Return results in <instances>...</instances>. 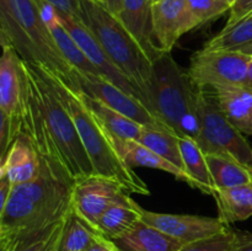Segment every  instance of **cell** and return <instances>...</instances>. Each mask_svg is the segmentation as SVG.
I'll list each match as a JSON object with an SVG mask.
<instances>
[{
	"label": "cell",
	"mask_w": 252,
	"mask_h": 251,
	"mask_svg": "<svg viewBox=\"0 0 252 251\" xmlns=\"http://www.w3.org/2000/svg\"><path fill=\"white\" fill-rule=\"evenodd\" d=\"M105 5L111 12L118 15V12L121 11V7H122V0H105Z\"/></svg>",
	"instance_id": "cell-39"
},
{
	"label": "cell",
	"mask_w": 252,
	"mask_h": 251,
	"mask_svg": "<svg viewBox=\"0 0 252 251\" xmlns=\"http://www.w3.org/2000/svg\"><path fill=\"white\" fill-rule=\"evenodd\" d=\"M41 159L37 179L12 187L0 209V251H12L25 239L57 225L73 208L75 181L51 160Z\"/></svg>",
	"instance_id": "cell-1"
},
{
	"label": "cell",
	"mask_w": 252,
	"mask_h": 251,
	"mask_svg": "<svg viewBox=\"0 0 252 251\" xmlns=\"http://www.w3.org/2000/svg\"><path fill=\"white\" fill-rule=\"evenodd\" d=\"M97 234V229L71 208L64 223L58 251H85Z\"/></svg>",
	"instance_id": "cell-28"
},
{
	"label": "cell",
	"mask_w": 252,
	"mask_h": 251,
	"mask_svg": "<svg viewBox=\"0 0 252 251\" xmlns=\"http://www.w3.org/2000/svg\"><path fill=\"white\" fill-rule=\"evenodd\" d=\"M153 0H122L117 16L148 57L154 61L160 53L153 38Z\"/></svg>",
	"instance_id": "cell-19"
},
{
	"label": "cell",
	"mask_w": 252,
	"mask_h": 251,
	"mask_svg": "<svg viewBox=\"0 0 252 251\" xmlns=\"http://www.w3.org/2000/svg\"><path fill=\"white\" fill-rule=\"evenodd\" d=\"M85 251H121L115 244V241L106 238L102 234H97L91 240Z\"/></svg>",
	"instance_id": "cell-35"
},
{
	"label": "cell",
	"mask_w": 252,
	"mask_h": 251,
	"mask_svg": "<svg viewBox=\"0 0 252 251\" xmlns=\"http://www.w3.org/2000/svg\"><path fill=\"white\" fill-rule=\"evenodd\" d=\"M235 238V230L228 229L212 238L184 245L180 251H233Z\"/></svg>",
	"instance_id": "cell-30"
},
{
	"label": "cell",
	"mask_w": 252,
	"mask_h": 251,
	"mask_svg": "<svg viewBox=\"0 0 252 251\" xmlns=\"http://www.w3.org/2000/svg\"><path fill=\"white\" fill-rule=\"evenodd\" d=\"M22 27L33 47L36 64L58 76L74 90L73 66L62 56L36 0H14Z\"/></svg>",
	"instance_id": "cell-8"
},
{
	"label": "cell",
	"mask_w": 252,
	"mask_h": 251,
	"mask_svg": "<svg viewBox=\"0 0 252 251\" xmlns=\"http://www.w3.org/2000/svg\"><path fill=\"white\" fill-rule=\"evenodd\" d=\"M213 198L218 208L219 220L225 225L252 217V182L229 188H217Z\"/></svg>",
	"instance_id": "cell-22"
},
{
	"label": "cell",
	"mask_w": 252,
	"mask_h": 251,
	"mask_svg": "<svg viewBox=\"0 0 252 251\" xmlns=\"http://www.w3.org/2000/svg\"><path fill=\"white\" fill-rule=\"evenodd\" d=\"M208 90L224 117L243 134L252 135V90L246 86H221Z\"/></svg>",
	"instance_id": "cell-18"
},
{
	"label": "cell",
	"mask_w": 252,
	"mask_h": 251,
	"mask_svg": "<svg viewBox=\"0 0 252 251\" xmlns=\"http://www.w3.org/2000/svg\"><path fill=\"white\" fill-rule=\"evenodd\" d=\"M96 1H100V2H102V4H105V0H96Z\"/></svg>",
	"instance_id": "cell-43"
},
{
	"label": "cell",
	"mask_w": 252,
	"mask_h": 251,
	"mask_svg": "<svg viewBox=\"0 0 252 251\" xmlns=\"http://www.w3.org/2000/svg\"><path fill=\"white\" fill-rule=\"evenodd\" d=\"M214 187L229 188L252 182L250 167L234 157L225 154H206Z\"/></svg>",
	"instance_id": "cell-25"
},
{
	"label": "cell",
	"mask_w": 252,
	"mask_h": 251,
	"mask_svg": "<svg viewBox=\"0 0 252 251\" xmlns=\"http://www.w3.org/2000/svg\"><path fill=\"white\" fill-rule=\"evenodd\" d=\"M252 43V12L231 26H224L219 33L209 39L203 48L240 51Z\"/></svg>",
	"instance_id": "cell-29"
},
{
	"label": "cell",
	"mask_w": 252,
	"mask_h": 251,
	"mask_svg": "<svg viewBox=\"0 0 252 251\" xmlns=\"http://www.w3.org/2000/svg\"><path fill=\"white\" fill-rule=\"evenodd\" d=\"M201 130L196 140L204 154H225L244 165L252 164V147L220 112L208 90H199Z\"/></svg>",
	"instance_id": "cell-6"
},
{
	"label": "cell",
	"mask_w": 252,
	"mask_h": 251,
	"mask_svg": "<svg viewBox=\"0 0 252 251\" xmlns=\"http://www.w3.org/2000/svg\"><path fill=\"white\" fill-rule=\"evenodd\" d=\"M252 56L233 49H201L187 69L197 89L245 86Z\"/></svg>",
	"instance_id": "cell-7"
},
{
	"label": "cell",
	"mask_w": 252,
	"mask_h": 251,
	"mask_svg": "<svg viewBox=\"0 0 252 251\" xmlns=\"http://www.w3.org/2000/svg\"><path fill=\"white\" fill-rule=\"evenodd\" d=\"M0 58V113L9 118L15 134L24 132L27 115V80L24 59L10 46Z\"/></svg>",
	"instance_id": "cell-10"
},
{
	"label": "cell",
	"mask_w": 252,
	"mask_h": 251,
	"mask_svg": "<svg viewBox=\"0 0 252 251\" xmlns=\"http://www.w3.org/2000/svg\"><path fill=\"white\" fill-rule=\"evenodd\" d=\"M142 220L177 239L184 245L212 238L229 229V226L221 223L219 218L192 214L159 213L147 209H143Z\"/></svg>",
	"instance_id": "cell-13"
},
{
	"label": "cell",
	"mask_w": 252,
	"mask_h": 251,
	"mask_svg": "<svg viewBox=\"0 0 252 251\" xmlns=\"http://www.w3.org/2000/svg\"><path fill=\"white\" fill-rule=\"evenodd\" d=\"M148 108L176 135L198 139L199 89L171 53H161L153 61Z\"/></svg>",
	"instance_id": "cell-2"
},
{
	"label": "cell",
	"mask_w": 252,
	"mask_h": 251,
	"mask_svg": "<svg viewBox=\"0 0 252 251\" xmlns=\"http://www.w3.org/2000/svg\"><path fill=\"white\" fill-rule=\"evenodd\" d=\"M153 1H154V2H157V1H160V0H153Z\"/></svg>",
	"instance_id": "cell-44"
},
{
	"label": "cell",
	"mask_w": 252,
	"mask_h": 251,
	"mask_svg": "<svg viewBox=\"0 0 252 251\" xmlns=\"http://www.w3.org/2000/svg\"><path fill=\"white\" fill-rule=\"evenodd\" d=\"M59 223H61V221H59ZM58 224H57V225H58ZM57 225L51 226V228L46 229V230L41 231V233L34 234V235L25 239L21 243L17 244L12 251H43L46 245L48 244L49 239H51L52 234L56 230Z\"/></svg>",
	"instance_id": "cell-32"
},
{
	"label": "cell",
	"mask_w": 252,
	"mask_h": 251,
	"mask_svg": "<svg viewBox=\"0 0 252 251\" xmlns=\"http://www.w3.org/2000/svg\"><path fill=\"white\" fill-rule=\"evenodd\" d=\"M185 170L193 180L196 188L202 193L213 197L216 187L206 160V154L198 143L189 137H179Z\"/></svg>",
	"instance_id": "cell-26"
},
{
	"label": "cell",
	"mask_w": 252,
	"mask_h": 251,
	"mask_svg": "<svg viewBox=\"0 0 252 251\" xmlns=\"http://www.w3.org/2000/svg\"><path fill=\"white\" fill-rule=\"evenodd\" d=\"M42 71L73 118L96 174L117 180L129 193L149 194L150 189L148 188V185L135 174L132 167L123 162L111 142L108 132L89 110L79 94L54 74L49 73L44 68H42Z\"/></svg>",
	"instance_id": "cell-3"
},
{
	"label": "cell",
	"mask_w": 252,
	"mask_h": 251,
	"mask_svg": "<svg viewBox=\"0 0 252 251\" xmlns=\"http://www.w3.org/2000/svg\"><path fill=\"white\" fill-rule=\"evenodd\" d=\"M59 14V12H58ZM62 22H63L64 26L66 27V30L69 31V33L73 36V38L75 39L76 43L79 44L81 49L84 51V53L86 54L89 59L91 61V63L96 66L98 71H100L101 75L103 78H106L107 80H110L111 83L115 84L117 88H120L121 90H123L125 93H127L128 95L133 96V97L138 98L143 102V98L140 96L139 91L137 90L134 85H133L132 81L115 65L112 61L110 59V57L106 54V52L103 51V48L101 47V44L98 43L97 39L95 38L93 33H91L90 30L85 26L81 21L79 20L73 19L71 16L68 15L59 14Z\"/></svg>",
	"instance_id": "cell-14"
},
{
	"label": "cell",
	"mask_w": 252,
	"mask_h": 251,
	"mask_svg": "<svg viewBox=\"0 0 252 251\" xmlns=\"http://www.w3.org/2000/svg\"><path fill=\"white\" fill-rule=\"evenodd\" d=\"M199 26L201 22L187 0H160L153 4V38L160 54L171 53L185 33Z\"/></svg>",
	"instance_id": "cell-12"
},
{
	"label": "cell",
	"mask_w": 252,
	"mask_h": 251,
	"mask_svg": "<svg viewBox=\"0 0 252 251\" xmlns=\"http://www.w3.org/2000/svg\"><path fill=\"white\" fill-rule=\"evenodd\" d=\"M42 159L30 138L21 134L14 140L9 152L0 160V172L9 177L14 186L33 181L41 172Z\"/></svg>",
	"instance_id": "cell-17"
},
{
	"label": "cell",
	"mask_w": 252,
	"mask_h": 251,
	"mask_svg": "<svg viewBox=\"0 0 252 251\" xmlns=\"http://www.w3.org/2000/svg\"><path fill=\"white\" fill-rule=\"evenodd\" d=\"M113 241L121 251H180L184 246L181 241L143 220Z\"/></svg>",
	"instance_id": "cell-21"
},
{
	"label": "cell",
	"mask_w": 252,
	"mask_h": 251,
	"mask_svg": "<svg viewBox=\"0 0 252 251\" xmlns=\"http://www.w3.org/2000/svg\"><path fill=\"white\" fill-rule=\"evenodd\" d=\"M66 219V218H65ZM65 219H63V220L61 221V223L57 225L56 230H54V233L52 234L51 239H49L48 244L46 245V248H44L43 251H58L59 249V243H61V236H62V231H63V228H64V223H65Z\"/></svg>",
	"instance_id": "cell-38"
},
{
	"label": "cell",
	"mask_w": 252,
	"mask_h": 251,
	"mask_svg": "<svg viewBox=\"0 0 252 251\" xmlns=\"http://www.w3.org/2000/svg\"><path fill=\"white\" fill-rule=\"evenodd\" d=\"M235 245L233 251H252V233L245 230H235Z\"/></svg>",
	"instance_id": "cell-36"
},
{
	"label": "cell",
	"mask_w": 252,
	"mask_h": 251,
	"mask_svg": "<svg viewBox=\"0 0 252 251\" xmlns=\"http://www.w3.org/2000/svg\"><path fill=\"white\" fill-rule=\"evenodd\" d=\"M108 135H110L111 142H112L115 149L117 150L118 155L127 166L132 167V169L133 167H148V169L165 171L172 175L179 181L186 182L192 188H196L193 180L189 177L187 172H185L184 170H181L176 165L170 162L169 160L162 157L161 155L153 152L152 149L143 145L138 140L123 139V138L111 134V133H108Z\"/></svg>",
	"instance_id": "cell-15"
},
{
	"label": "cell",
	"mask_w": 252,
	"mask_h": 251,
	"mask_svg": "<svg viewBox=\"0 0 252 251\" xmlns=\"http://www.w3.org/2000/svg\"><path fill=\"white\" fill-rule=\"evenodd\" d=\"M246 88L251 89L252 90V59H251V63L250 66H249V73H248V79H246V83H245Z\"/></svg>",
	"instance_id": "cell-41"
},
{
	"label": "cell",
	"mask_w": 252,
	"mask_h": 251,
	"mask_svg": "<svg viewBox=\"0 0 252 251\" xmlns=\"http://www.w3.org/2000/svg\"><path fill=\"white\" fill-rule=\"evenodd\" d=\"M36 1L44 22L48 26L54 42H56L57 47L61 51L62 56L65 58V61L73 66V69H76L81 73L101 75L100 71L96 69V66L91 63L90 59L86 57V54L79 47V44L76 43L73 36L69 33L66 27L62 22L56 7L49 4V2L44 1V0H36Z\"/></svg>",
	"instance_id": "cell-16"
},
{
	"label": "cell",
	"mask_w": 252,
	"mask_h": 251,
	"mask_svg": "<svg viewBox=\"0 0 252 251\" xmlns=\"http://www.w3.org/2000/svg\"><path fill=\"white\" fill-rule=\"evenodd\" d=\"M250 170H251V172H252V164L250 165Z\"/></svg>",
	"instance_id": "cell-45"
},
{
	"label": "cell",
	"mask_w": 252,
	"mask_h": 251,
	"mask_svg": "<svg viewBox=\"0 0 252 251\" xmlns=\"http://www.w3.org/2000/svg\"><path fill=\"white\" fill-rule=\"evenodd\" d=\"M73 79L74 90L78 93L85 94V95L105 103L108 107L118 111L140 125L147 126V127L169 129L150 112L149 108L142 101L128 95L127 93L121 90L120 88H117L115 84L111 83L103 76L81 73L76 69H73Z\"/></svg>",
	"instance_id": "cell-9"
},
{
	"label": "cell",
	"mask_w": 252,
	"mask_h": 251,
	"mask_svg": "<svg viewBox=\"0 0 252 251\" xmlns=\"http://www.w3.org/2000/svg\"><path fill=\"white\" fill-rule=\"evenodd\" d=\"M12 187H14V185L10 182L9 177L2 174V172H0V209L6 203L7 198H9L10 193L12 191Z\"/></svg>",
	"instance_id": "cell-37"
},
{
	"label": "cell",
	"mask_w": 252,
	"mask_h": 251,
	"mask_svg": "<svg viewBox=\"0 0 252 251\" xmlns=\"http://www.w3.org/2000/svg\"><path fill=\"white\" fill-rule=\"evenodd\" d=\"M143 209L129 194L108 207L96 224L98 233L111 240L121 238L142 221Z\"/></svg>",
	"instance_id": "cell-20"
},
{
	"label": "cell",
	"mask_w": 252,
	"mask_h": 251,
	"mask_svg": "<svg viewBox=\"0 0 252 251\" xmlns=\"http://www.w3.org/2000/svg\"><path fill=\"white\" fill-rule=\"evenodd\" d=\"M187 4L201 22V26L218 19L226 12L219 0H187Z\"/></svg>",
	"instance_id": "cell-31"
},
{
	"label": "cell",
	"mask_w": 252,
	"mask_h": 251,
	"mask_svg": "<svg viewBox=\"0 0 252 251\" xmlns=\"http://www.w3.org/2000/svg\"><path fill=\"white\" fill-rule=\"evenodd\" d=\"M235 1L236 0H219V2L221 4V6H223L226 11H230L231 6L235 4Z\"/></svg>",
	"instance_id": "cell-40"
},
{
	"label": "cell",
	"mask_w": 252,
	"mask_h": 251,
	"mask_svg": "<svg viewBox=\"0 0 252 251\" xmlns=\"http://www.w3.org/2000/svg\"><path fill=\"white\" fill-rule=\"evenodd\" d=\"M138 142L142 143L147 148L152 149L157 154L161 155L170 162L176 165L181 170H185L184 159H182L181 148H180L179 135L169 129L153 128L144 126L140 133Z\"/></svg>",
	"instance_id": "cell-27"
},
{
	"label": "cell",
	"mask_w": 252,
	"mask_h": 251,
	"mask_svg": "<svg viewBox=\"0 0 252 251\" xmlns=\"http://www.w3.org/2000/svg\"><path fill=\"white\" fill-rule=\"evenodd\" d=\"M24 65L27 88L38 105L62 169L74 181L96 174L73 118L47 80L41 66L26 61Z\"/></svg>",
	"instance_id": "cell-4"
},
{
	"label": "cell",
	"mask_w": 252,
	"mask_h": 251,
	"mask_svg": "<svg viewBox=\"0 0 252 251\" xmlns=\"http://www.w3.org/2000/svg\"><path fill=\"white\" fill-rule=\"evenodd\" d=\"M240 52H243V53L250 54V56H252V43L249 44V46L244 47V48H241Z\"/></svg>",
	"instance_id": "cell-42"
},
{
	"label": "cell",
	"mask_w": 252,
	"mask_h": 251,
	"mask_svg": "<svg viewBox=\"0 0 252 251\" xmlns=\"http://www.w3.org/2000/svg\"><path fill=\"white\" fill-rule=\"evenodd\" d=\"M81 21L95 36L115 65L139 91L148 107V89L152 79L153 61L105 4L96 0H80Z\"/></svg>",
	"instance_id": "cell-5"
},
{
	"label": "cell",
	"mask_w": 252,
	"mask_h": 251,
	"mask_svg": "<svg viewBox=\"0 0 252 251\" xmlns=\"http://www.w3.org/2000/svg\"><path fill=\"white\" fill-rule=\"evenodd\" d=\"M78 94L81 97V100L88 106L89 110L96 116V118L100 121L101 125L105 127V129L108 133L116 135V137L123 138V139L138 140L144 126L130 120L127 116L122 115L118 111L108 107L105 103L100 102V101L95 100V98L90 97V96L85 95V94Z\"/></svg>",
	"instance_id": "cell-24"
},
{
	"label": "cell",
	"mask_w": 252,
	"mask_h": 251,
	"mask_svg": "<svg viewBox=\"0 0 252 251\" xmlns=\"http://www.w3.org/2000/svg\"><path fill=\"white\" fill-rule=\"evenodd\" d=\"M0 44L12 47L24 61L36 63L33 47L22 27L14 0H0Z\"/></svg>",
	"instance_id": "cell-23"
},
{
	"label": "cell",
	"mask_w": 252,
	"mask_h": 251,
	"mask_svg": "<svg viewBox=\"0 0 252 251\" xmlns=\"http://www.w3.org/2000/svg\"><path fill=\"white\" fill-rule=\"evenodd\" d=\"M44 1L53 5L59 14L68 15L73 19L81 21L80 0H44Z\"/></svg>",
	"instance_id": "cell-33"
},
{
	"label": "cell",
	"mask_w": 252,
	"mask_h": 251,
	"mask_svg": "<svg viewBox=\"0 0 252 251\" xmlns=\"http://www.w3.org/2000/svg\"><path fill=\"white\" fill-rule=\"evenodd\" d=\"M127 194L130 193L117 180L98 174L89 175L74 182L73 208L96 228L103 212Z\"/></svg>",
	"instance_id": "cell-11"
},
{
	"label": "cell",
	"mask_w": 252,
	"mask_h": 251,
	"mask_svg": "<svg viewBox=\"0 0 252 251\" xmlns=\"http://www.w3.org/2000/svg\"><path fill=\"white\" fill-rule=\"evenodd\" d=\"M252 12V0H236L235 4L231 6L230 11H229L228 21H226L225 26H231L239 20L244 19L248 16L249 14Z\"/></svg>",
	"instance_id": "cell-34"
}]
</instances>
